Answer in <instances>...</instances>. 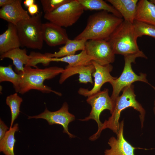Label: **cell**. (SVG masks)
Returning <instances> with one entry per match:
<instances>
[{
	"mask_svg": "<svg viewBox=\"0 0 155 155\" xmlns=\"http://www.w3.org/2000/svg\"><path fill=\"white\" fill-rule=\"evenodd\" d=\"M124 20L105 11L96 12L89 16L86 27L74 39L107 41Z\"/></svg>",
	"mask_w": 155,
	"mask_h": 155,
	"instance_id": "cell-1",
	"label": "cell"
},
{
	"mask_svg": "<svg viewBox=\"0 0 155 155\" xmlns=\"http://www.w3.org/2000/svg\"><path fill=\"white\" fill-rule=\"evenodd\" d=\"M64 69L57 66H52L43 69L38 68H33L29 66H25L24 71L21 74L22 82L19 93L23 94L30 90L34 89L43 93L53 92L59 96L61 94L52 90L44 84L46 80L55 77L63 71Z\"/></svg>",
	"mask_w": 155,
	"mask_h": 155,
	"instance_id": "cell-2",
	"label": "cell"
},
{
	"mask_svg": "<svg viewBox=\"0 0 155 155\" xmlns=\"http://www.w3.org/2000/svg\"><path fill=\"white\" fill-rule=\"evenodd\" d=\"M134 88L133 85L131 84L123 89L122 94L116 100L111 116L103 123L102 131L108 128L117 135L119 127V120L121 113L123 110L129 107L133 108L139 113L141 127H143L146 112L141 104L136 99Z\"/></svg>",
	"mask_w": 155,
	"mask_h": 155,
	"instance_id": "cell-3",
	"label": "cell"
},
{
	"mask_svg": "<svg viewBox=\"0 0 155 155\" xmlns=\"http://www.w3.org/2000/svg\"><path fill=\"white\" fill-rule=\"evenodd\" d=\"M133 24L124 20L117 28L107 41L115 54L124 57L134 55L140 50Z\"/></svg>",
	"mask_w": 155,
	"mask_h": 155,
	"instance_id": "cell-4",
	"label": "cell"
},
{
	"mask_svg": "<svg viewBox=\"0 0 155 155\" xmlns=\"http://www.w3.org/2000/svg\"><path fill=\"white\" fill-rule=\"evenodd\" d=\"M42 11L21 21L16 25L21 46L41 50L43 45L41 18Z\"/></svg>",
	"mask_w": 155,
	"mask_h": 155,
	"instance_id": "cell-5",
	"label": "cell"
},
{
	"mask_svg": "<svg viewBox=\"0 0 155 155\" xmlns=\"http://www.w3.org/2000/svg\"><path fill=\"white\" fill-rule=\"evenodd\" d=\"M138 57L147 59V56L141 51L135 54L124 57L125 65L123 71L119 77L117 78L111 84L113 88L111 98L114 106L117 98L119 96L121 91L125 87L137 81L143 82L151 86L147 79L146 74L141 73L138 75L132 70L131 63H135L136 59Z\"/></svg>",
	"mask_w": 155,
	"mask_h": 155,
	"instance_id": "cell-6",
	"label": "cell"
},
{
	"mask_svg": "<svg viewBox=\"0 0 155 155\" xmlns=\"http://www.w3.org/2000/svg\"><path fill=\"white\" fill-rule=\"evenodd\" d=\"M86 102L91 106V111L88 116L79 120L87 121L92 119L96 122L98 126V130L89 138L90 140L93 141L99 137L102 131L103 123L100 119L101 113L105 110H108L111 114L114 109V105L109 95L108 90L107 88H105L102 91L100 90L88 96Z\"/></svg>",
	"mask_w": 155,
	"mask_h": 155,
	"instance_id": "cell-7",
	"label": "cell"
},
{
	"mask_svg": "<svg viewBox=\"0 0 155 155\" xmlns=\"http://www.w3.org/2000/svg\"><path fill=\"white\" fill-rule=\"evenodd\" d=\"M84 10L77 0H71L53 11L45 13L44 18L61 27H67L75 24Z\"/></svg>",
	"mask_w": 155,
	"mask_h": 155,
	"instance_id": "cell-8",
	"label": "cell"
},
{
	"mask_svg": "<svg viewBox=\"0 0 155 155\" xmlns=\"http://www.w3.org/2000/svg\"><path fill=\"white\" fill-rule=\"evenodd\" d=\"M85 50L94 61L102 65L113 63L115 55L110 43L105 40H90L85 43Z\"/></svg>",
	"mask_w": 155,
	"mask_h": 155,
	"instance_id": "cell-9",
	"label": "cell"
},
{
	"mask_svg": "<svg viewBox=\"0 0 155 155\" xmlns=\"http://www.w3.org/2000/svg\"><path fill=\"white\" fill-rule=\"evenodd\" d=\"M32 118L45 119L50 125H61L63 127V133L67 134L70 138L75 137L69 131V124L75 120V117L74 115L69 112L68 105L66 102H64L61 108L57 111H51L46 107L44 111L40 114L36 116L28 117V119Z\"/></svg>",
	"mask_w": 155,
	"mask_h": 155,
	"instance_id": "cell-10",
	"label": "cell"
},
{
	"mask_svg": "<svg viewBox=\"0 0 155 155\" xmlns=\"http://www.w3.org/2000/svg\"><path fill=\"white\" fill-rule=\"evenodd\" d=\"M92 62L95 68V71L92 74L94 78V86L90 90L80 88L78 91L79 94L85 97H88L100 91L101 87L104 83L108 82L111 84L117 78L112 76L110 74L113 68L111 64L102 65L94 61Z\"/></svg>",
	"mask_w": 155,
	"mask_h": 155,
	"instance_id": "cell-11",
	"label": "cell"
},
{
	"mask_svg": "<svg viewBox=\"0 0 155 155\" xmlns=\"http://www.w3.org/2000/svg\"><path fill=\"white\" fill-rule=\"evenodd\" d=\"M124 125L123 120L119 123L117 139L113 136L109 139L108 143L111 148L105 150V155H135L134 150L137 148L132 146L124 138Z\"/></svg>",
	"mask_w": 155,
	"mask_h": 155,
	"instance_id": "cell-12",
	"label": "cell"
},
{
	"mask_svg": "<svg viewBox=\"0 0 155 155\" xmlns=\"http://www.w3.org/2000/svg\"><path fill=\"white\" fill-rule=\"evenodd\" d=\"M42 31L44 41L50 46L65 44L69 39L66 30L52 22L42 23Z\"/></svg>",
	"mask_w": 155,
	"mask_h": 155,
	"instance_id": "cell-13",
	"label": "cell"
},
{
	"mask_svg": "<svg viewBox=\"0 0 155 155\" xmlns=\"http://www.w3.org/2000/svg\"><path fill=\"white\" fill-rule=\"evenodd\" d=\"M22 0H15L11 3L1 7L0 18L15 25L30 17L21 5Z\"/></svg>",
	"mask_w": 155,
	"mask_h": 155,
	"instance_id": "cell-14",
	"label": "cell"
},
{
	"mask_svg": "<svg viewBox=\"0 0 155 155\" xmlns=\"http://www.w3.org/2000/svg\"><path fill=\"white\" fill-rule=\"evenodd\" d=\"M95 71V68L92 63L74 67L66 66L61 73L59 83L62 84L69 77L77 74L79 75L78 80L80 83L86 84L89 82L93 85L94 83L92 76Z\"/></svg>",
	"mask_w": 155,
	"mask_h": 155,
	"instance_id": "cell-15",
	"label": "cell"
},
{
	"mask_svg": "<svg viewBox=\"0 0 155 155\" xmlns=\"http://www.w3.org/2000/svg\"><path fill=\"white\" fill-rule=\"evenodd\" d=\"M20 46L16 26L8 23L7 30L0 35V55Z\"/></svg>",
	"mask_w": 155,
	"mask_h": 155,
	"instance_id": "cell-16",
	"label": "cell"
},
{
	"mask_svg": "<svg viewBox=\"0 0 155 155\" xmlns=\"http://www.w3.org/2000/svg\"><path fill=\"white\" fill-rule=\"evenodd\" d=\"M121 15L124 21L133 24L135 20L137 0H107Z\"/></svg>",
	"mask_w": 155,
	"mask_h": 155,
	"instance_id": "cell-17",
	"label": "cell"
},
{
	"mask_svg": "<svg viewBox=\"0 0 155 155\" xmlns=\"http://www.w3.org/2000/svg\"><path fill=\"white\" fill-rule=\"evenodd\" d=\"M87 40L85 39L71 40L69 39L65 45L59 48L58 51L54 53H41L46 58H61L75 54L76 51L85 49V43Z\"/></svg>",
	"mask_w": 155,
	"mask_h": 155,
	"instance_id": "cell-18",
	"label": "cell"
},
{
	"mask_svg": "<svg viewBox=\"0 0 155 155\" xmlns=\"http://www.w3.org/2000/svg\"><path fill=\"white\" fill-rule=\"evenodd\" d=\"M135 20L155 26V5L150 1H139Z\"/></svg>",
	"mask_w": 155,
	"mask_h": 155,
	"instance_id": "cell-19",
	"label": "cell"
},
{
	"mask_svg": "<svg viewBox=\"0 0 155 155\" xmlns=\"http://www.w3.org/2000/svg\"><path fill=\"white\" fill-rule=\"evenodd\" d=\"M0 58L1 60L5 58L11 59L15 66V71L18 74H21L24 71V65L25 66L28 65L31 57L27 55L26 49H22L19 48L1 55Z\"/></svg>",
	"mask_w": 155,
	"mask_h": 155,
	"instance_id": "cell-20",
	"label": "cell"
},
{
	"mask_svg": "<svg viewBox=\"0 0 155 155\" xmlns=\"http://www.w3.org/2000/svg\"><path fill=\"white\" fill-rule=\"evenodd\" d=\"M44 60L47 65L52 61H60L67 63L68 65L67 66L71 67L90 64L92 63L93 59L88 55L84 49L77 54L59 58H46Z\"/></svg>",
	"mask_w": 155,
	"mask_h": 155,
	"instance_id": "cell-21",
	"label": "cell"
},
{
	"mask_svg": "<svg viewBox=\"0 0 155 155\" xmlns=\"http://www.w3.org/2000/svg\"><path fill=\"white\" fill-rule=\"evenodd\" d=\"M84 10L105 11L115 16L122 18L121 14L112 6L102 0H77Z\"/></svg>",
	"mask_w": 155,
	"mask_h": 155,
	"instance_id": "cell-22",
	"label": "cell"
},
{
	"mask_svg": "<svg viewBox=\"0 0 155 155\" xmlns=\"http://www.w3.org/2000/svg\"><path fill=\"white\" fill-rule=\"evenodd\" d=\"M5 81L11 83L15 91L19 92L22 82V75L15 72L11 65L7 66H0V82Z\"/></svg>",
	"mask_w": 155,
	"mask_h": 155,
	"instance_id": "cell-23",
	"label": "cell"
},
{
	"mask_svg": "<svg viewBox=\"0 0 155 155\" xmlns=\"http://www.w3.org/2000/svg\"><path fill=\"white\" fill-rule=\"evenodd\" d=\"M19 131L18 124L16 123L9 129L4 137L0 141V151L5 155H15L14 149L16 140L14 135Z\"/></svg>",
	"mask_w": 155,
	"mask_h": 155,
	"instance_id": "cell-24",
	"label": "cell"
},
{
	"mask_svg": "<svg viewBox=\"0 0 155 155\" xmlns=\"http://www.w3.org/2000/svg\"><path fill=\"white\" fill-rule=\"evenodd\" d=\"M22 101V98L17 93L8 96L6 98V104L10 108L11 115V121L9 129L12 128L14 121L20 114V106Z\"/></svg>",
	"mask_w": 155,
	"mask_h": 155,
	"instance_id": "cell-25",
	"label": "cell"
},
{
	"mask_svg": "<svg viewBox=\"0 0 155 155\" xmlns=\"http://www.w3.org/2000/svg\"><path fill=\"white\" fill-rule=\"evenodd\" d=\"M132 24L137 38L145 35L155 38V26L136 20Z\"/></svg>",
	"mask_w": 155,
	"mask_h": 155,
	"instance_id": "cell-26",
	"label": "cell"
},
{
	"mask_svg": "<svg viewBox=\"0 0 155 155\" xmlns=\"http://www.w3.org/2000/svg\"><path fill=\"white\" fill-rule=\"evenodd\" d=\"M71 0H40L42 9L45 13L52 12Z\"/></svg>",
	"mask_w": 155,
	"mask_h": 155,
	"instance_id": "cell-27",
	"label": "cell"
},
{
	"mask_svg": "<svg viewBox=\"0 0 155 155\" xmlns=\"http://www.w3.org/2000/svg\"><path fill=\"white\" fill-rule=\"evenodd\" d=\"M9 128L0 119V141L4 137Z\"/></svg>",
	"mask_w": 155,
	"mask_h": 155,
	"instance_id": "cell-28",
	"label": "cell"
},
{
	"mask_svg": "<svg viewBox=\"0 0 155 155\" xmlns=\"http://www.w3.org/2000/svg\"><path fill=\"white\" fill-rule=\"evenodd\" d=\"M28 10L29 14L31 16H34L39 12L37 4L34 3L28 8Z\"/></svg>",
	"mask_w": 155,
	"mask_h": 155,
	"instance_id": "cell-29",
	"label": "cell"
},
{
	"mask_svg": "<svg viewBox=\"0 0 155 155\" xmlns=\"http://www.w3.org/2000/svg\"><path fill=\"white\" fill-rule=\"evenodd\" d=\"M15 0H0V7H2L10 4L13 2Z\"/></svg>",
	"mask_w": 155,
	"mask_h": 155,
	"instance_id": "cell-30",
	"label": "cell"
},
{
	"mask_svg": "<svg viewBox=\"0 0 155 155\" xmlns=\"http://www.w3.org/2000/svg\"><path fill=\"white\" fill-rule=\"evenodd\" d=\"M35 2L34 0H25L24 1L23 3L25 6L28 8L35 3Z\"/></svg>",
	"mask_w": 155,
	"mask_h": 155,
	"instance_id": "cell-31",
	"label": "cell"
},
{
	"mask_svg": "<svg viewBox=\"0 0 155 155\" xmlns=\"http://www.w3.org/2000/svg\"><path fill=\"white\" fill-rule=\"evenodd\" d=\"M150 1L155 5V0H151Z\"/></svg>",
	"mask_w": 155,
	"mask_h": 155,
	"instance_id": "cell-32",
	"label": "cell"
},
{
	"mask_svg": "<svg viewBox=\"0 0 155 155\" xmlns=\"http://www.w3.org/2000/svg\"><path fill=\"white\" fill-rule=\"evenodd\" d=\"M154 113L155 116V106H154L153 108Z\"/></svg>",
	"mask_w": 155,
	"mask_h": 155,
	"instance_id": "cell-33",
	"label": "cell"
},
{
	"mask_svg": "<svg viewBox=\"0 0 155 155\" xmlns=\"http://www.w3.org/2000/svg\"><path fill=\"white\" fill-rule=\"evenodd\" d=\"M152 87L155 90V87H154V86H152ZM154 106H155V99L154 101Z\"/></svg>",
	"mask_w": 155,
	"mask_h": 155,
	"instance_id": "cell-34",
	"label": "cell"
}]
</instances>
